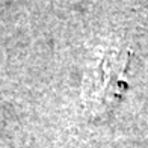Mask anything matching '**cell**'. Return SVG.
<instances>
[{"label": "cell", "mask_w": 148, "mask_h": 148, "mask_svg": "<svg viewBox=\"0 0 148 148\" xmlns=\"http://www.w3.org/2000/svg\"><path fill=\"white\" fill-rule=\"evenodd\" d=\"M130 51L116 49L106 51L100 62L86 77L83 85V104L86 113L92 118H101L110 112L123 98L127 89L124 74L129 68Z\"/></svg>", "instance_id": "6da1fadb"}]
</instances>
